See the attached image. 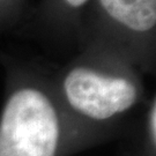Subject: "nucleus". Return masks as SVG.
Returning a JSON list of instances; mask_svg holds the SVG:
<instances>
[{"instance_id":"obj_1","label":"nucleus","mask_w":156,"mask_h":156,"mask_svg":"<svg viewBox=\"0 0 156 156\" xmlns=\"http://www.w3.org/2000/svg\"><path fill=\"white\" fill-rule=\"evenodd\" d=\"M59 122L49 98L35 89L12 96L0 120V156H55Z\"/></svg>"},{"instance_id":"obj_2","label":"nucleus","mask_w":156,"mask_h":156,"mask_svg":"<svg viewBox=\"0 0 156 156\" xmlns=\"http://www.w3.org/2000/svg\"><path fill=\"white\" fill-rule=\"evenodd\" d=\"M65 91L75 110L98 120L127 110L136 97L129 81L104 76L88 68L73 69L65 80Z\"/></svg>"},{"instance_id":"obj_3","label":"nucleus","mask_w":156,"mask_h":156,"mask_svg":"<svg viewBox=\"0 0 156 156\" xmlns=\"http://www.w3.org/2000/svg\"><path fill=\"white\" fill-rule=\"evenodd\" d=\"M118 22L135 31H147L155 26L156 0H100Z\"/></svg>"},{"instance_id":"obj_4","label":"nucleus","mask_w":156,"mask_h":156,"mask_svg":"<svg viewBox=\"0 0 156 156\" xmlns=\"http://www.w3.org/2000/svg\"><path fill=\"white\" fill-rule=\"evenodd\" d=\"M151 132L153 134V139L155 141L156 139V106L155 104L153 105L151 110Z\"/></svg>"},{"instance_id":"obj_5","label":"nucleus","mask_w":156,"mask_h":156,"mask_svg":"<svg viewBox=\"0 0 156 156\" xmlns=\"http://www.w3.org/2000/svg\"><path fill=\"white\" fill-rule=\"evenodd\" d=\"M66 1L71 6H73V7H78V6L83 5L87 0H66Z\"/></svg>"}]
</instances>
